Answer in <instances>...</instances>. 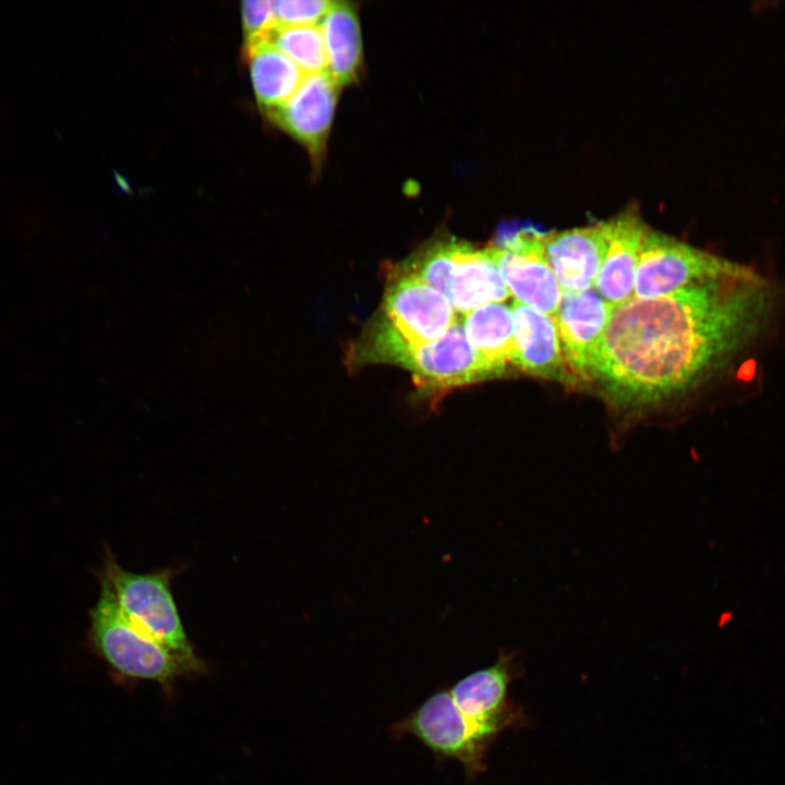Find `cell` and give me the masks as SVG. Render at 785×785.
I'll use <instances>...</instances> for the list:
<instances>
[{"label": "cell", "mask_w": 785, "mask_h": 785, "mask_svg": "<svg viewBox=\"0 0 785 785\" xmlns=\"http://www.w3.org/2000/svg\"><path fill=\"white\" fill-rule=\"evenodd\" d=\"M785 281L754 268L617 305L590 363L589 379L621 407L681 397L720 379L746 378L776 340Z\"/></svg>", "instance_id": "1"}, {"label": "cell", "mask_w": 785, "mask_h": 785, "mask_svg": "<svg viewBox=\"0 0 785 785\" xmlns=\"http://www.w3.org/2000/svg\"><path fill=\"white\" fill-rule=\"evenodd\" d=\"M458 319L444 294L398 269L386 288L383 313L361 340L357 357L399 365L406 354L439 339Z\"/></svg>", "instance_id": "2"}, {"label": "cell", "mask_w": 785, "mask_h": 785, "mask_svg": "<svg viewBox=\"0 0 785 785\" xmlns=\"http://www.w3.org/2000/svg\"><path fill=\"white\" fill-rule=\"evenodd\" d=\"M102 575L120 608L137 628L167 649L185 669L201 668L172 595L170 569L130 571L108 553Z\"/></svg>", "instance_id": "3"}, {"label": "cell", "mask_w": 785, "mask_h": 785, "mask_svg": "<svg viewBox=\"0 0 785 785\" xmlns=\"http://www.w3.org/2000/svg\"><path fill=\"white\" fill-rule=\"evenodd\" d=\"M100 576L99 595L89 611V635L97 652L123 676L160 684L171 681L184 667L125 616L108 580Z\"/></svg>", "instance_id": "4"}, {"label": "cell", "mask_w": 785, "mask_h": 785, "mask_svg": "<svg viewBox=\"0 0 785 785\" xmlns=\"http://www.w3.org/2000/svg\"><path fill=\"white\" fill-rule=\"evenodd\" d=\"M750 268L649 228L640 251L633 298H657Z\"/></svg>", "instance_id": "5"}, {"label": "cell", "mask_w": 785, "mask_h": 785, "mask_svg": "<svg viewBox=\"0 0 785 785\" xmlns=\"http://www.w3.org/2000/svg\"><path fill=\"white\" fill-rule=\"evenodd\" d=\"M548 234L531 226L505 228L492 249L500 275L516 301L554 316L563 291L546 257Z\"/></svg>", "instance_id": "6"}, {"label": "cell", "mask_w": 785, "mask_h": 785, "mask_svg": "<svg viewBox=\"0 0 785 785\" xmlns=\"http://www.w3.org/2000/svg\"><path fill=\"white\" fill-rule=\"evenodd\" d=\"M499 722L480 721L464 715L449 691L431 696L401 725L400 730L415 736L434 752L458 760L469 772L481 766L485 742L498 729Z\"/></svg>", "instance_id": "7"}, {"label": "cell", "mask_w": 785, "mask_h": 785, "mask_svg": "<svg viewBox=\"0 0 785 785\" xmlns=\"http://www.w3.org/2000/svg\"><path fill=\"white\" fill-rule=\"evenodd\" d=\"M399 365L426 388L446 389L497 377L469 343L458 319L439 339L410 351Z\"/></svg>", "instance_id": "8"}, {"label": "cell", "mask_w": 785, "mask_h": 785, "mask_svg": "<svg viewBox=\"0 0 785 785\" xmlns=\"http://www.w3.org/2000/svg\"><path fill=\"white\" fill-rule=\"evenodd\" d=\"M340 86L328 71L307 74L282 106L265 111L269 120L319 160L326 146Z\"/></svg>", "instance_id": "9"}, {"label": "cell", "mask_w": 785, "mask_h": 785, "mask_svg": "<svg viewBox=\"0 0 785 785\" xmlns=\"http://www.w3.org/2000/svg\"><path fill=\"white\" fill-rule=\"evenodd\" d=\"M615 307L593 289L561 294L553 318L565 361L581 383L590 382L592 355Z\"/></svg>", "instance_id": "10"}, {"label": "cell", "mask_w": 785, "mask_h": 785, "mask_svg": "<svg viewBox=\"0 0 785 785\" xmlns=\"http://www.w3.org/2000/svg\"><path fill=\"white\" fill-rule=\"evenodd\" d=\"M510 309L515 326L512 364L532 376L567 386L581 384L565 361L553 316L516 300Z\"/></svg>", "instance_id": "11"}, {"label": "cell", "mask_w": 785, "mask_h": 785, "mask_svg": "<svg viewBox=\"0 0 785 785\" xmlns=\"http://www.w3.org/2000/svg\"><path fill=\"white\" fill-rule=\"evenodd\" d=\"M607 251L595 280L597 293L614 306L633 298L644 235L650 227L631 205L606 220Z\"/></svg>", "instance_id": "12"}, {"label": "cell", "mask_w": 785, "mask_h": 785, "mask_svg": "<svg viewBox=\"0 0 785 785\" xmlns=\"http://www.w3.org/2000/svg\"><path fill=\"white\" fill-rule=\"evenodd\" d=\"M607 251V225L550 232L545 252L563 292H584L595 283Z\"/></svg>", "instance_id": "13"}, {"label": "cell", "mask_w": 785, "mask_h": 785, "mask_svg": "<svg viewBox=\"0 0 785 785\" xmlns=\"http://www.w3.org/2000/svg\"><path fill=\"white\" fill-rule=\"evenodd\" d=\"M509 295L493 249L476 250L454 240L446 293L454 310L466 314L488 303H503Z\"/></svg>", "instance_id": "14"}, {"label": "cell", "mask_w": 785, "mask_h": 785, "mask_svg": "<svg viewBox=\"0 0 785 785\" xmlns=\"http://www.w3.org/2000/svg\"><path fill=\"white\" fill-rule=\"evenodd\" d=\"M254 93L264 111L286 104L307 75L276 46L262 40L244 46Z\"/></svg>", "instance_id": "15"}, {"label": "cell", "mask_w": 785, "mask_h": 785, "mask_svg": "<svg viewBox=\"0 0 785 785\" xmlns=\"http://www.w3.org/2000/svg\"><path fill=\"white\" fill-rule=\"evenodd\" d=\"M462 325L469 343L498 377L512 364L515 326L510 305L488 303L464 314Z\"/></svg>", "instance_id": "16"}, {"label": "cell", "mask_w": 785, "mask_h": 785, "mask_svg": "<svg viewBox=\"0 0 785 785\" xmlns=\"http://www.w3.org/2000/svg\"><path fill=\"white\" fill-rule=\"evenodd\" d=\"M328 72L340 87L358 77L362 63V39L355 8L346 1H331L321 23Z\"/></svg>", "instance_id": "17"}, {"label": "cell", "mask_w": 785, "mask_h": 785, "mask_svg": "<svg viewBox=\"0 0 785 785\" xmlns=\"http://www.w3.org/2000/svg\"><path fill=\"white\" fill-rule=\"evenodd\" d=\"M511 655L500 654L498 661L460 679L449 690L456 706L470 717L496 721L509 681Z\"/></svg>", "instance_id": "18"}, {"label": "cell", "mask_w": 785, "mask_h": 785, "mask_svg": "<svg viewBox=\"0 0 785 785\" xmlns=\"http://www.w3.org/2000/svg\"><path fill=\"white\" fill-rule=\"evenodd\" d=\"M266 40L287 55L306 74L328 71L321 24L277 25Z\"/></svg>", "instance_id": "19"}, {"label": "cell", "mask_w": 785, "mask_h": 785, "mask_svg": "<svg viewBox=\"0 0 785 785\" xmlns=\"http://www.w3.org/2000/svg\"><path fill=\"white\" fill-rule=\"evenodd\" d=\"M328 0L274 1L277 25H317L330 8Z\"/></svg>", "instance_id": "20"}, {"label": "cell", "mask_w": 785, "mask_h": 785, "mask_svg": "<svg viewBox=\"0 0 785 785\" xmlns=\"http://www.w3.org/2000/svg\"><path fill=\"white\" fill-rule=\"evenodd\" d=\"M244 46L266 40L277 26L274 1H244L241 8Z\"/></svg>", "instance_id": "21"}]
</instances>
